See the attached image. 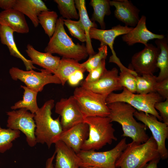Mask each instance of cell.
Wrapping results in <instances>:
<instances>
[{
  "label": "cell",
  "mask_w": 168,
  "mask_h": 168,
  "mask_svg": "<svg viewBox=\"0 0 168 168\" xmlns=\"http://www.w3.org/2000/svg\"><path fill=\"white\" fill-rule=\"evenodd\" d=\"M54 144L56 157L54 168H80L79 158L72 148L60 140Z\"/></svg>",
  "instance_id": "d6986e66"
},
{
  "label": "cell",
  "mask_w": 168,
  "mask_h": 168,
  "mask_svg": "<svg viewBox=\"0 0 168 168\" xmlns=\"http://www.w3.org/2000/svg\"><path fill=\"white\" fill-rule=\"evenodd\" d=\"M119 76V82L123 87L130 92L135 93L136 90V76L138 74L133 70L125 67L120 69Z\"/></svg>",
  "instance_id": "1f68e13d"
},
{
  "label": "cell",
  "mask_w": 168,
  "mask_h": 168,
  "mask_svg": "<svg viewBox=\"0 0 168 168\" xmlns=\"http://www.w3.org/2000/svg\"><path fill=\"white\" fill-rule=\"evenodd\" d=\"M84 118L108 117L110 110L106 100L108 95L94 92L82 86L76 88L73 95Z\"/></svg>",
  "instance_id": "ba28073f"
},
{
  "label": "cell",
  "mask_w": 168,
  "mask_h": 168,
  "mask_svg": "<svg viewBox=\"0 0 168 168\" xmlns=\"http://www.w3.org/2000/svg\"><path fill=\"white\" fill-rule=\"evenodd\" d=\"M64 24L67 28L71 35L82 42H86V36L84 28L79 20L63 19Z\"/></svg>",
  "instance_id": "e575fe53"
},
{
  "label": "cell",
  "mask_w": 168,
  "mask_h": 168,
  "mask_svg": "<svg viewBox=\"0 0 168 168\" xmlns=\"http://www.w3.org/2000/svg\"><path fill=\"white\" fill-rule=\"evenodd\" d=\"M155 92L166 100L168 99V78L157 82L155 88Z\"/></svg>",
  "instance_id": "74e56055"
},
{
  "label": "cell",
  "mask_w": 168,
  "mask_h": 168,
  "mask_svg": "<svg viewBox=\"0 0 168 168\" xmlns=\"http://www.w3.org/2000/svg\"><path fill=\"white\" fill-rule=\"evenodd\" d=\"M63 18H58L55 31L50 38L44 51L51 54H56L62 58L74 59L78 62L86 58L88 55L84 44L73 42L64 28Z\"/></svg>",
  "instance_id": "3957f363"
},
{
  "label": "cell",
  "mask_w": 168,
  "mask_h": 168,
  "mask_svg": "<svg viewBox=\"0 0 168 168\" xmlns=\"http://www.w3.org/2000/svg\"><path fill=\"white\" fill-rule=\"evenodd\" d=\"M14 32L9 27L0 25V40L1 43L7 46L11 55L20 59L23 61L27 71L36 69L31 61L26 58L18 49L14 40Z\"/></svg>",
  "instance_id": "603a6c76"
},
{
  "label": "cell",
  "mask_w": 168,
  "mask_h": 168,
  "mask_svg": "<svg viewBox=\"0 0 168 168\" xmlns=\"http://www.w3.org/2000/svg\"><path fill=\"white\" fill-rule=\"evenodd\" d=\"M20 131L9 128H3L0 125V152L4 153L12 146V142L20 136Z\"/></svg>",
  "instance_id": "4dcf8cb0"
},
{
  "label": "cell",
  "mask_w": 168,
  "mask_h": 168,
  "mask_svg": "<svg viewBox=\"0 0 168 168\" xmlns=\"http://www.w3.org/2000/svg\"><path fill=\"white\" fill-rule=\"evenodd\" d=\"M80 85L81 86L96 93L108 96L114 91L123 89L120 83L118 70L115 67L107 70L96 81L88 83L84 80L81 82Z\"/></svg>",
  "instance_id": "5bb4252c"
},
{
  "label": "cell",
  "mask_w": 168,
  "mask_h": 168,
  "mask_svg": "<svg viewBox=\"0 0 168 168\" xmlns=\"http://www.w3.org/2000/svg\"><path fill=\"white\" fill-rule=\"evenodd\" d=\"M107 70L105 67V59H103L97 67L89 72L84 81L88 83L96 81L101 77Z\"/></svg>",
  "instance_id": "d590c367"
},
{
  "label": "cell",
  "mask_w": 168,
  "mask_h": 168,
  "mask_svg": "<svg viewBox=\"0 0 168 168\" xmlns=\"http://www.w3.org/2000/svg\"><path fill=\"white\" fill-rule=\"evenodd\" d=\"M88 125L83 122L63 130L58 139L72 148L77 154L82 150V146L88 136Z\"/></svg>",
  "instance_id": "9a60e30c"
},
{
  "label": "cell",
  "mask_w": 168,
  "mask_h": 168,
  "mask_svg": "<svg viewBox=\"0 0 168 168\" xmlns=\"http://www.w3.org/2000/svg\"><path fill=\"white\" fill-rule=\"evenodd\" d=\"M26 51L33 64L37 65L54 74L58 67L60 58L50 53H43L35 49L30 44Z\"/></svg>",
  "instance_id": "44dd1931"
},
{
  "label": "cell",
  "mask_w": 168,
  "mask_h": 168,
  "mask_svg": "<svg viewBox=\"0 0 168 168\" xmlns=\"http://www.w3.org/2000/svg\"><path fill=\"white\" fill-rule=\"evenodd\" d=\"M82 71L77 70L71 74L68 77L67 82L71 86H77L83 79L84 75Z\"/></svg>",
  "instance_id": "f35d334b"
},
{
  "label": "cell",
  "mask_w": 168,
  "mask_h": 168,
  "mask_svg": "<svg viewBox=\"0 0 168 168\" xmlns=\"http://www.w3.org/2000/svg\"><path fill=\"white\" fill-rule=\"evenodd\" d=\"M55 112L61 117L63 130L84 122V117L73 96L62 98L55 105Z\"/></svg>",
  "instance_id": "4fadbf2b"
},
{
  "label": "cell",
  "mask_w": 168,
  "mask_h": 168,
  "mask_svg": "<svg viewBox=\"0 0 168 168\" xmlns=\"http://www.w3.org/2000/svg\"><path fill=\"white\" fill-rule=\"evenodd\" d=\"M98 49V52L97 53L89 56L86 61L81 63L86 71L88 72L97 67L101 60L106 59L107 56L108 48L107 45H100Z\"/></svg>",
  "instance_id": "836d02e7"
},
{
  "label": "cell",
  "mask_w": 168,
  "mask_h": 168,
  "mask_svg": "<svg viewBox=\"0 0 168 168\" xmlns=\"http://www.w3.org/2000/svg\"><path fill=\"white\" fill-rule=\"evenodd\" d=\"M146 16H142L136 26L129 32L122 35V40L129 46L138 43L145 46L150 40L165 37L163 35L155 34L149 30L146 25Z\"/></svg>",
  "instance_id": "e0dca14e"
},
{
  "label": "cell",
  "mask_w": 168,
  "mask_h": 168,
  "mask_svg": "<svg viewBox=\"0 0 168 168\" xmlns=\"http://www.w3.org/2000/svg\"><path fill=\"white\" fill-rule=\"evenodd\" d=\"M58 18L57 14L53 11L42 12L38 16L39 24L50 38L55 31Z\"/></svg>",
  "instance_id": "f1b7e54d"
},
{
  "label": "cell",
  "mask_w": 168,
  "mask_h": 168,
  "mask_svg": "<svg viewBox=\"0 0 168 168\" xmlns=\"http://www.w3.org/2000/svg\"><path fill=\"white\" fill-rule=\"evenodd\" d=\"M127 145L124 138L111 149L104 152L82 150L77 154L80 159V168L97 167L99 168H117L116 161Z\"/></svg>",
  "instance_id": "52a82bcc"
},
{
  "label": "cell",
  "mask_w": 168,
  "mask_h": 168,
  "mask_svg": "<svg viewBox=\"0 0 168 168\" xmlns=\"http://www.w3.org/2000/svg\"><path fill=\"white\" fill-rule=\"evenodd\" d=\"M160 49L151 44H147L140 51L132 57L131 65L138 75L153 74L157 68L156 62Z\"/></svg>",
  "instance_id": "7c38bea8"
},
{
  "label": "cell",
  "mask_w": 168,
  "mask_h": 168,
  "mask_svg": "<svg viewBox=\"0 0 168 168\" xmlns=\"http://www.w3.org/2000/svg\"><path fill=\"white\" fill-rule=\"evenodd\" d=\"M21 87L24 90L22 99L18 101L11 106V109L15 110L24 108L35 114L39 109L37 102L38 92L29 88L26 86L21 85Z\"/></svg>",
  "instance_id": "4316f807"
},
{
  "label": "cell",
  "mask_w": 168,
  "mask_h": 168,
  "mask_svg": "<svg viewBox=\"0 0 168 168\" xmlns=\"http://www.w3.org/2000/svg\"><path fill=\"white\" fill-rule=\"evenodd\" d=\"M76 9L78 11L79 20L81 22L85 30L86 36V47L89 56L92 55L95 53L93 48L91 40L89 36V31L91 28H97V25L94 21L92 22L90 19L86 10L85 0H74Z\"/></svg>",
  "instance_id": "cb8c5ba5"
},
{
  "label": "cell",
  "mask_w": 168,
  "mask_h": 168,
  "mask_svg": "<svg viewBox=\"0 0 168 168\" xmlns=\"http://www.w3.org/2000/svg\"><path fill=\"white\" fill-rule=\"evenodd\" d=\"M156 77L153 74L138 75L136 76V93L138 94H146L156 92L155 88L157 82Z\"/></svg>",
  "instance_id": "f546056e"
},
{
  "label": "cell",
  "mask_w": 168,
  "mask_h": 168,
  "mask_svg": "<svg viewBox=\"0 0 168 168\" xmlns=\"http://www.w3.org/2000/svg\"><path fill=\"white\" fill-rule=\"evenodd\" d=\"M40 71V72L33 69L24 71L12 67L9 69V73L13 80H20L27 87L38 92L42 91L44 86L48 84H61L59 79L55 74L44 69Z\"/></svg>",
  "instance_id": "9c48e42d"
},
{
  "label": "cell",
  "mask_w": 168,
  "mask_h": 168,
  "mask_svg": "<svg viewBox=\"0 0 168 168\" xmlns=\"http://www.w3.org/2000/svg\"><path fill=\"white\" fill-rule=\"evenodd\" d=\"M110 6L115 8L114 16L115 18L125 24V26L134 27L140 18L139 9L128 0L110 1Z\"/></svg>",
  "instance_id": "ac0fdd59"
},
{
  "label": "cell",
  "mask_w": 168,
  "mask_h": 168,
  "mask_svg": "<svg viewBox=\"0 0 168 168\" xmlns=\"http://www.w3.org/2000/svg\"><path fill=\"white\" fill-rule=\"evenodd\" d=\"M133 28V27L123 26L120 25L114 26L109 30L100 29L93 28L90 30L89 36L91 40L94 39L99 40L100 42V45H105L109 46L112 54L110 57L109 60H113L118 58L113 47L115 38L118 36L127 33Z\"/></svg>",
  "instance_id": "2e32d148"
},
{
  "label": "cell",
  "mask_w": 168,
  "mask_h": 168,
  "mask_svg": "<svg viewBox=\"0 0 168 168\" xmlns=\"http://www.w3.org/2000/svg\"><path fill=\"white\" fill-rule=\"evenodd\" d=\"M110 110L108 117L111 122H116L122 127V136L131 138L133 142L142 143L149 138L146 132L147 126L138 122L134 117L136 110L129 104L116 102L107 104Z\"/></svg>",
  "instance_id": "6da1fadb"
},
{
  "label": "cell",
  "mask_w": 168,
  "mask_h": 168,
  "mask_svg": "<svg viewBox=\"0 0 168 168\" xmlns=\"http://www.w3.org/2000/svg\"><path fill=\"white\" fill-rule=\"evenodd\" d=\"M13 8L26 15L35 27L39 24L38 16L40 13L49 10L41 0H16Z\"/></svg>",
  "instance_id": "7402d4cb"
},
{
  "label": "cell",
  "mask_w": 168,
  "mask_h": 168,
  "mask_svg": "<svg viewBox=\"0 0 168 168\" xmlns=\"http://www.w3.org/2000/svg\"><path fill=\"white\" fill-rule=\"evenodd\" d=\"M16 0H0V8L4 10L13 8Z\"/></svg>",
  "instance_id": "ab89813d"
},
{
  "label": "cell",
  "mask_w": 168,
  "mask_h": 168,
  "mask_svg": "<svg viewBox=\"0 0 168 168\" xmlns=\"http://www.w3.org/2000/svg\"><path fill=\"white\" fill-rule=\"evenodd\" d=\"M6 113L7 128L22 132L26 136L28 145L30 147H34L37 143L35 135V114L24 108L7 111Z\"/></svg>",
  "instance_id": "30bf717a"
},
{
  "label": "cell",
  "mask_w": 168,
  "mask_h": 168,
  "mask_svg": "<svg viewBox=\"0 0 168 168\" xmlns=\"http://www.w3.org/2000/svg\"><path fill=\"white\" fill-rule=\"evenodd\" d=\"M110 1L109 0H91L90 3L93 9L92 20L98 22L101 29L104 30L105 28L104 21L105 16L111 14Z\"/></svg>",
  "instance_id": "83f0119b"
},
{
  "label": "cell",
  "mask_w": 168,
  "mask_h": 168,
  "mask_svg": "<svg viewBox=\"0 0 168 168\" xmlns=\"http://www.w3.org/2000/svg\"><path fill=\"white\" fill-rule=\"evenodd\" d=\"M89 168H99L97 167L94 166V167H89Z\"/></svg>",
  "instance_id": "7bdbcfd3"
},
{
  "label": "cell",
  "mask_w": 168,
  "mask_h": 168,
  "mask_svg": "<svg viewBox=\"0 0 168 168\" xmlns=\"http://www.w3.org/2000/svg\"><path fill=\"white\" fill-rule=\"evenodd\" d=\"M134 116L142 122L151 131L152 136L157 145V151L161 159L165 160L168 157V151L165 142L168 138V125L158 120L154 115L136 111Z\"/></svg>",
  "instance_id": "8fae6325"
},
{
  "label": "cell",
  "mask_w": 168,
  "mask_h": 168,
  "mask_svg": "<svg viewBox=\"0 0 168 168\" xmlns=\"http://www.w3.org/2000/svg\"><path fill=\"white\" fill-rule=\"evenodd\" d=\"M62 17L66 19H78L79 18L74 0H54Z\"/></svg>",
  "instance_id": "d6a6232c"
},
{
  "label": "cell",
  "mask_w": 168,
  "mask_h": 168,
  "mask_svg": "<svg viewBox=\"0 0 168 168\" xmlns=\"http://www.w3.org/2000/svg\"><path fill=\"white\" fill-rule=\"evenodd\" d=\"M54 106V100L47 101L35 114L34 117L36 142L46 144L48 148L58 140L63 131L60 117L55 119L52 117V110Z\"/></svg>",
  "instance_id": "277c9868"
},
{
  "label": "cell",
  "mask_w": 168,
  "mask_h": 168,
  "mask_svg": "<svg viewBox=\"0 0 168 168\" xmlns=\"http://www.w3.org/2000/svg\"><path fill=\"white\" fill-rule=\"evenodd\" d=\"M77 70H81L83 72L86 71L85 68L79 62L73 59L62 58L54 74L58 77L61 84L63 86L68 77Z\"/></svg>",
  "instance_id": "484cf974"
},
{
  "label": "cell",
  "mask_w": 168,
  "mask_h": 168,
  "mask_svg": "<svg viewBox=\"0 0 168 168\" xmlns=\"http://www.w3.org/2000/svg\"><path fill=\"white\" fill-rule=\"evenodd\" d=\"M55 152H54L53 155L47 160L46 163L45 168H54V166L53 164V161L54 159Z\"/></svg>",
  "instance_id": "60d3db41"
},
{
  "label": "cell",
  "mask_w": 168,
  "mask_h": 168,
  "mask_svg": "<svg viewBox=\"0 0 168 168\" xmlns=\"http://www.w3.org/2000/svg\"><path fill=\"white\" fill-rule=\"evenodd\" d=\"M0 25L8 27L19 33L26 34L29 31L24 15L14 8L0 12Z\"/></svg>",
  "instance_id": "ffe728a7"
},
{
  "label": "cell",
  "mask_w": 168,
  "mask_h": 168,
  "mask_svg": "<svg viewBox=\"0 0 168 168\" xmlns=\"http://www.w3.org/2000/svg\"><path fill=\"white\" fill-rule=\"evenodd\" d=\"M84 122L88 126L89 133L82 150H99L107 144H111L113 141L117 140L114 134L115 129L108 117H87L85 118Z\"/></svg>",
  "instance_id": "5b68a950"
},
{
  "label": "cell",
  "mask_w": 168,
  "mask_h": 168,
  "mask_svg": "<svg viewBox=\"0 0 168 168\" xmlns=\"http://www.w3.org/2000/svg\"><path fill=\"white\" fill-rule=\"evenodd\" d=\"M161 159L156 143L152 136L146 142L138 143L132 142L115 163L117 168H144L151 161Z\"/></svg>",
  "instance_id": "7a4b0ae2"
},
{
  "label": "cell",
  "mask_w": 168,
  "mask_h": 168,
  "mask_svg": "<svg viewBox=\"0 0 168 168\" xmlns=\"http://www.w3.org/2000/svg\"><path fill=\"white\" fill-rule=\"evenodd\" d=\"M155 109L159 112L163 122L168 125V99L165 101L158 102L154 105Z\"/></svg>",
  "instance_id": "8d00e7d4"
},
{
  "label": "cell",
  "mask_w": 168,
  "mask_h": 168,
  "mask_svg": "<svg viewBox=\"0 0 168 168\" xmlns=\"http://www.w3.org/2000/svg\"><path fill=\"white\" fill-rule=\"evenodd\" d=\"M162 98L156 92L146 94L132 93L124 87L123 91L119 93L112 92L107 96L106 104L116 102L127 103L138 111L147 114H150L155 116L160 121H162L159 113L154 107L155 104L162 101Z\"/></svg>",
  "instance_id": "8992f818"
},
{
  "label": "cell",
  "mask_w": 168,
  "mask_h": 168,
  "mask_svg": "<svg viewBox=\"0 0 168 168\" xmlns=\"http://www.w3.org/2000/svg\"><path fill=\"white\" fill-rule=\"evenodd\" d=\"M160 159H157L150 161L144 168H158L157 164Z\"/></svg>",
  "instance_id": "b9f144b4"
},
{
  "label": "cell",
  "mask_w": 168,
  "mask_h": 168,
  "mask_svg": "<svg viewBox=\"0 0 168 168\" xmlns=\"http://www.w3.org/2000/svg\"><path fill=\"white\" fill-rule=\"evenodd\" d=\"M155 43L160 49L156 67L160 69L158 75L156 77L157 82H160L168 78V43L167 39L164 37L156 39Z\"/></svg>",
  "instance_id": "d4e9b609"
}]
</instances>
